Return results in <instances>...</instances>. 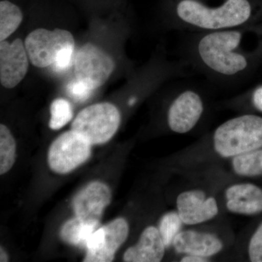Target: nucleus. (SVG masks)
Segmentation results:
<instances>
[{
	"instance_id": "nucleus-1",
	"label": "nucleus",
	"mask_w": 262,
	"mask_h": 262,
	"mask_svg": "<svg viewBox=\"0 0 262 262\" xmlns=\"http://www.w3.org/2000/svg\"><path fill=\"white\" fill-rule=\"evenodd\" d=\"M248 26L193 33L188 43V62L211 80L237 82L253 64V54L246 48Z\"/></svg>"
},
{
	"instance_id": "nucleus-2",
	"label": "nucleus",
	"mask_w": 262,
	"mask_h": 262,
	"mask_svg": "<svg viewBox=\"0 0 262 262\" xmlns=\"http://www.w3.org/2000/svg\"><path fill=\"white\" fill-rule=\"evenodd\" d=\"M173 13V25L178 30L201 33L249 25L253 10L249 0H225L217 6L201 0H179Z\"/></svg>"
},
{
	"instance_id": "nucleus-3",
	"label": "nucleus",
	"mask_w": 262,
	"mask_h": 262,
	"mask_svg": "<svg viewBox=\"0 0 262 262\" xmlns=\"http://www.w3.org/2000/svg\"><path fill=\"white\" fill-rule=\"evenodd\" d=\"M215 151L231 158L262 148V117L251 114L229 119L215 129L213 136Z\"/></svg>"
},
{
	"instance_id": "nucleus-4",
	"label": "nucleus",
	"mask_w": 262,
	"mask_h": 262,
	"mask_svg": "<svg viewBox=\"0 0 262 262\" xmlns=\"http://www.w3.org/2000/svg\"><path fill=\"white\" fill-rule=\"evenodd\" d=\"M121 115L110 103H100L84 108L75 117L72 130L83 136L91 145L102 144L116 134Z\"/></svg>"
},
{
	"instance_id": "nucleus-5",
	"label": "nucleus",
	"mask_w": 262,
	"mask_h": 262,
	"mask_svg": "<svg viewBox=\"0 0 262 262\" xmlns=\"http://www.w3.org/2000/svg\"><path fill=\"white\" fill-rule=\"evenodd\" d=\"M91 144L74 130L63 133L53 141L48 151L50 168L55 173H70L87 161L91 156Z\"/></svg>"
},
{
	"instance_id": "nucleus-6",
	"label": "nucleus",
	"mask_w": 262,
	"mask_h": 262,
	"mask_svg": "<svg viewBox=\"0 0 262 262\" xmlns=\"http://www.w3.org/2000/svg\"><path fill=\"white\" fill-rule=\"evenodd\" d=\"M69 46H75V39L72 34L64 29H36L25 39L29 61L39 68L51 67L59 51Z\"/></svg>"
},
{
	"instance_id": "nucleus-7",
	"label": "nucleus",
	"mask_w": 262,
	"mask_h": 262,
	"mask_svg": "<svg viewBox=\"0 0 262 262\" xmlns=\"http://www.w3.org/2000/svg\"><path fill=\"white\" fill-rule=\"evenodd\" d=\"M74 66L76 78L94 91L107 81L115 68L112 56L92 43H87L79 50Z\"/></svg>"
},
{
	"instance_id": "nucleus-8",
	"label": "nucleus",
	"mask_w": 262,
	"mask_h": 262,
	"mask_svg": "<svg viewBox=\"0 0 262 262\" xmlns=\"http://www.w3.org/2000/svg\"><path fill=\"white\" fill-rule=\"evenodd\" d=\"M204 110V101L198 90L190 87L179 89L167 113L169 128L177 134H187L201 121Z\"/></svg>"
},
{
	"instance_id": "nucleus-9",
	"label": "nucleus",
	"mask_w": 262,
	"mask_h": 262,
	"mask_svg": "<svg viewBox=\"0 0 262 262\" xmlns=\"http://www.w3.org/2000/svg\"><path fill=\"white\" fill-rule=\"evenodd\" d=\"M128 233V224L123 218L116 219L99 227L90 237L83 261H113L115 253L126 241Z\"/></svg>"
},
{
	"instance_id": "nucleus-10",
	"label": "nucleus",
	"mask_w": 262,
	"mask_h": 262,
	"mask_svg": "<svg viewBox=\"0 0 262 262\" xmlns=\"http://www.w3.org/2000/svg\"><path fill=\"white\" fill-rule=\"evenodd\" d=\"M29 58L25 43L16 39L0 43V82L6 89L18 85L27 75Z\"/></svg>"
},
{
	"instance_id": "nucleus-11",
	"label": "nucleus",
	"mask_w": 262,
	"mask_h": 262,
	"mask_svg": "<svg viewBox=\"0 0 262 262\" xmlns=\"http://www.w3.org/2000/svg\"><path fill=\"white\" fill-rule=\"evenodd\" d=\"M111 198V190L106 184L100 182L90 183L74 199L76 216L89 223H99Z\"/></svg>"
},
{
	"instance_id": "nucleus-12",
	"label": "nucleus",
	"mask_w": 262,
	"mask_h": 262,
	"mask_svg": "<svg viewBox=\"0 0 262 262\" xmlns=\"http://www.w3.org/2000/svg\"><path fill=\"white\" fill-rule=\"evenodd\" d=\"M177 210L184 224L199 225L218 214L219 207L213 196H207L200 189L181 193L177 200Z\"/></svg>"
},
{
	"instance_id": "nucleus-13",
	"label": "nucleus",
	"mask_w": 262,
	"mask_h": 262,
	"mask_svg": "<svg viewBox=\"0 0 262 262\" xmlns=\"http://www.w3.org/2000/svg\"><path fill=\"white\" fill-rule=\"evenodd\" d=\"M173 247L178 253L208 258L223 248L221 239L213 234L193 230L180 232L174 239Z\"/></svg>"
},
{
	"instance_id": "nucleus-14",
	"label": "nucleus",
	"mask_w": 262,
	"mask_h": 262,
	"mask_svg": "<svg viewBox=\"0 0 262 262\" xmlns=\"http://www.w3.org/2000/svg\"><path fill=\"white\" fill-rule=\"evenodd\" d=\"M227 208L238 214L262 213V189L250 183L231 186L226 191Z\"/></svg>"
},
{
	"instance_id": "nucleus-15",
	"label": "nucleus",
	"mask_w": 262,
	"mask_h": 262,
	"mask_svg": "<svg viewBox=\"0 0 262 262\" xmlns=\"http://www.w3.org/2000/svg\"><path fill=\"white\" fill-rule=\"evenodd\" d=\"M165 248L159 229L151 226L143 231L137 244L125 251L123 259L127 262H159L164 257Z\"/></svg>"
},
{
	"instance_id": "nucleus-16",
	"label": "nucleus",
	"mask_w": 262,
	"mask_h": 262,
	"mask_svg": "<svg viewBox=\"0 0 262 262\" xmlns=\"http://www.w3.org/2000/svg\"><path fill=\"white\" fill-rule=\"evenodd\" d=\"M99 227L100 223H89L76 216L62 227L61 237L67 244L86 248L90 237Z\"/></svg>"
},
{
	"instance_id": "nucleus-17",
	"label": "nucleus",
	"mask_w": 262,
	"mask_h": 262,
	"mask_svg": "<svg viewBox=\"0 0 262 262\" xmlns=\"http://www.w3.org/2000/svg\"><path fill=\"white\" fill-rule=\"evenodd\" d=\"M232 168L241 177L262 176V148L234 156Z\"/></svg>"
},
{
	"instance_id": "nucleus-18",
	"label": "nucleus",
	"mask_w": 262,
	"mask_h": 262,
	"mask_svg": "<svg viewBox=\"0 0 262 262\" xmlns=\"http://www.w3.org/2000/svg\"><path fill=\"white\" fill-rule=\"evenodd\" d=\"M23 20L17 5L4 0L0 3V41H4L18 28Z\"/></svg>"
},
{
	"instance_id": "nucleus-19",
	"label": "nucleus",
	"mask_w": 262,
	"mask_h": 262,
	"mask_svg": "<svg viewBox=\"0 0 262 262\" xmlns=\"http://www.w3.org/2000/svg\"><path fill=\"white\" fill-rule=\"evenodd\" d=\"M16 144L9 129L0 125V174L9 171L15 161Z\"/></svg>"
},
{
	"instance_id": "nucleus-20",
	"label": "nucleus",
	"mask_w": 262,
	"mask_h": 262,
	"mask_svg": "<svg viewBox=\"0 0 262 262\" xmlns=\"http://www.w3.org/2000/svg\"><path fill=\"white\" fill-rule=\"evenodd\" d=\"M182 222L178 212H169L162 217L159 225V231L165 247L173 244L174 239L180 232Z\"/></svg>"
},
{
	"instance_id": "nucleus-21",
	"label": "nucleus",
	"mask_w": 262,
	"mask_h": 262,
	"mask_svg": "<svg viewBox=\"0 0 262 262\" xmlns=\"http://www.w3.org/2000/svg\"><path fill=\"white\" fill-rule=\"evenodd\" d=\"M72 116L73 112L70 102L63 98H57L51 103L49 127L52 130H59L72 120Z\"/></svg>"
},
{
	"instance_id": "nucleus-22",
	"label": "nucleus",
	"mask_w": 262,
	"mask_h": 262,
	"mask_svg": "<svg viewBox=\"0 0 262 262\" xmlns=\"http://www.w3.org/2000/svg\"><path fill=\"white\" fill-rule=\"evenodd\" d=\"M93 91L94 90L91 89L88 84L77 78L70 82L67 86V92L69 96L76 101L80 102L86 101L89 98Z\"/></svg>"
},
{
	"instance_id": "nucleus-23",
	"label": "nucleus",
	"mask_w": 262,
	"mask_h": 262,
	"mask_svg": "<svg viewBox=\"0 0 262 262\" xmlns=\"http://www.w3.org/2000/svg\"><path fill=\"white\" fill-rule=\"evenodd\" d=\"M74 50L75 46H69L59 51L57 55L56 61L51 66L54 72L61 73L70 68L73 61Z\"/></svg>"
},
{
	"instance_id": "nucleus-24",
	"label": "nucleus",
	"mask_w": 262,
	"mask_h": 262,
	"mask_svg": "<svg viewBox=\"0 0 262 262\" xmlns=\"http://www.w3.org/2000/svg\"><path fill=\"white\" fill-rule=\"evenodd\" d=\"M248 255L253 262H262V223L253 234L249 246Z\"/></svg>"
},
{
	"instance_id": "nucleus-25",
	"label": "nucleus",
	"mask_w": 262,
	"mask_h": 262,
	"mask_svg": "<svg viewBox=\"0 0 262 262\" xmlns=\"http://www.w3.org/2000/svg\"><path fill=\"white\" fill-rule=\"evenodd\" d=\"M250 99L253 108L262 113V84L253 90L250 95Z\"/></svg>"
},
{
	"instance_id": "nucleus-26",
	"label": "nucleus",
	"mask_w": 262,
	"mask_h": 262,
	"mask_svg": "<svg viewBox=\"0 0 262 262\" xmlns=\"http://www.w3.org/2000/svg\"><path fill=\"white\" fill-rule=\"evenodd\" d=\"M181 261L182 262H207V258L202 257V256H196V255H187L182 258Z\"/></svg>"
},
{
	"instance_id": "nucleus-27",
	"label": "nucleus",
	"mask_w": 262,
	"mask_h": 262,
	"mask_svg": "<svg viewBox=\"0 0 262 262\" xmlns=\"http://www.w3.org/2000/svg\"><path fill=\"white\" fill-rule=\"evenodd\" d=\"M9 261L8 254L5 252V250L1 247L0 248V261L5 262Z\"/></svg>"
}]
</instances>
